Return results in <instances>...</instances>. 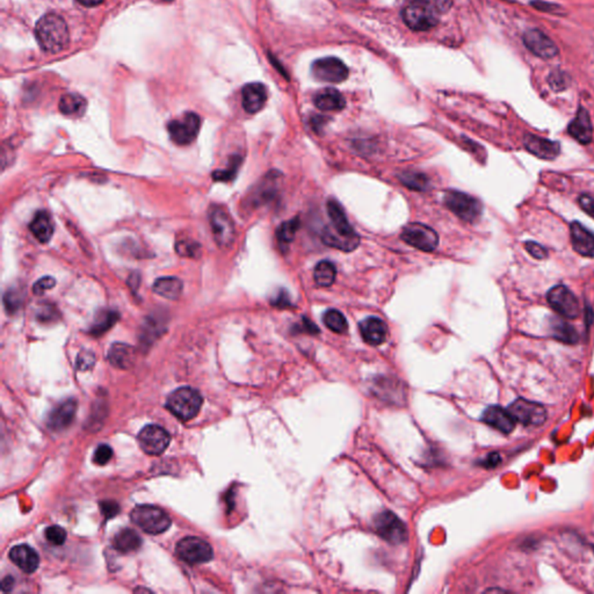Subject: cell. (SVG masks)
Listing matches in <instances>:
<instances>
[{
  "instance_id": "6da1fadb",
  "label": "cell",
  "mask_w": 594,
  "mask_h": 594,
  "mask_svg": "<svg viewBox=\"0 0 594 594\" xmlns=\"http://www.w3.org/2000/svg\"><path fill=\"white\" fill-rule=\"evenodd\" d=\"M326 208L331 224L325 226L321 240L331 248L345 252L353 251L360 244V237L350 224L343 206L336 200L330 199Z\"/></svg>"
},
{
  "instance_id": "7a4b0ae2",
  "label": "cell",
  "mask_w": 594,
  "mask_h": 594,
  "mask_svg": "<svg viewBox=\"0 0 594 594\" xmlns=\"http://www.w3.org/2000/svg\"><path fill=\"white\" fill-rule=\"evenodd\" d=\"M35 35L41 49L48 54H57L67 48L70 34L67 23L62 17L49 13L37 21Z\"/></svg>"
},
{
  "instance_id": "3957f363",
  "label": "cell",
  "mask_w": 594,
  "mask_h": 594,
  "mask_svg": "<svg viewBox=\"0 0 594 594\" xmlns=\"http://www.w3.org/2000/svg\"><path fill=\"white\" fill-rule=\"evenodd\" d=\"M439 8L428 0H412L403 10V20L410 30L426 32L439 23Z\"/></svg>"
},
{
  "instance_id": "277c9868",
  "label": "cell",
  "mask_w": 594,
  "mask_h": 594,
  "mask_svg": "<svg viewBox=\"0 0 594 594\" xmlns=\"http://www.w3.org/2000/svg\"><path fill=\"white\" fill-rule=\"evenodd\" d=\"M202 403V396L200 395L198 390L184 387L179 388L169 396L167 406L181 421H191L199 414Z\"/></svg>"
},
{
  "instance_id": "5b68a950",
  "label": "cell",
  "mask_w": 594,
  "mask_h": 594,
  "mask_svg": "<svg viewBox=\"0 0 594 594\" xmlns=\"http://www.w3.org/2000/svg\"><path fill=\"white\" fill-rule=\"evenodd\" d=\"M130 518L137 527L151 535H158L167 531L171 526V519L162 509L152 505L136 506Z\"/></svg>"
},
{
  "instance_id": "8992f818",
  "label": "cell",
  "mask_w": 594,
  "mask_h": 594,
  "mask_svg": "<svg viewBox=\"0 0 594 594\" xmlns=\"http://www.w3.org/2000/svg\"><path fill=\"white\" fill-rule=\"evenodd\" d=\"M445 204L462 221L474 223L482 215L483 206L480 200L460 191H448L445 194Z\"/></svg>"
},
{
  "instance_id": "52a82bcc",
  "label": "cell",
  "mask_w": 594,
  "mask_h": 594,
  "mask_svg": "<svg viewBox=\"0 0 594 594\" xmlns=\"http://www.w3.org/2000/svg\"><path fill=\"white\" fill-rule=\"evenodd\" d=\"M201 128V118L199 115L189 112L180 118L172 120L167 125V130L171 140L178 145H189L195 140Z\"/></svg>"
},
{
  "instance_id": "ba28073f",
  "label": "cell",
  "mask_w": 594,
  "mask_h": 594,
  "mask_svg": "<svg viewBox=\"0 0 594 594\" xmlns=\"http://www.w3.org/2000/svg\"><path fill=\"white\" fill-rule=\"evenodd\" d=\"M178 556L189 564H202L213 560L214 553L207 541L189 536L180 540L176 548Z\"/></svg>"
},
{
  "instance_id": "9c48e42d",
  "label": "cell",
  "mask_w": 594,
  "mask_h": 594,
  "mask_svg": "<svg viewBox=\"0 0 594 594\" xmlns=\"http://www.w3.org/2000/svg\"><path fill=\"white\" fill-rule=\"evenodd\" d=\"M211 231L218 246L222 248L231 246L236 237V229L233 218L228 211L221 207H214L209 214Z\"/></svg>"
},
{
  "instance_id": "30bf717a",
  "label": "cell",
  "mask_w": 594,
  "mask_h": 594,
  "mask_svg": "<svg viewBox=\"0 0 594 594\" xmlns=\"http://www.w3.org/2000/svg\"><path fill=\"white\" fill-rule=\"evenodd\" d=\"M401 237L406 244L424 252L434 251L439 244V236L436 230L421 223L406 225Z\"/></svg>"
},
{
  "instance_id": "8fae6325",
  "label": "cell",
  "mask_w": 594,
  "mask_h": 594,
  "mask_svg": "<svg viewBox=\"0 0 594 594\" xmlns=\"http://www.w3.org/2000/svg\"><path fill=\"white\" fill-rule=\"evenodd\" d=\"M311 74L317 81L338 84L346 81L350 70L341 59L337 57H324L314 62L311 67Z\"/></svg>"
},
{
  "instance_id": "7c38bea8",
  "label": "cell",
  "mask_w": 594,
  "mask_h": 594,
  "mask_svg": "<svg viewBox=\"0 0 594 594\" xmlns=\"http://www.w3.org/2000/svg\"><path fill=\"white\" fill-rule=\"evenodd\" d=\"M547 299L549 306L563 317L575 319L580 316L578 299L573 295V293L563 284L555 286L554 288L550 289Z\"/></svg>"
},
{
  "instance_id": "4fadbf2b",
  "label": "cell",
  "mask_w": 594,
  "mask_h": 594,
  "mask_svg": "<svg viewBox=\"0 0 594 594\" xmlns=\"http://www.w3.org/2000/svg\"><path fill=\"white\" fill-rule=\"evenodd\" d=\"M509 411L516 421L524 426H540L547 419L546 409L539 403L518 399L509 405Z\"/></svg>"
},
{
  "instance_id": "5bb4252c",
  "label": "cell",
  "mask_w": 594,
  "mask_h": 594,
  "mask_svg": "<svg viewBox=\"0 0 594 594\" xmlns=\"http://www.w3.org/2000/svg\"><path fill=\"white\" fill-rule=\"evenodd\" d=\"M375 529L379 535L394 544L404 542L407 536L405 524L390 511H384L377 516L375 519Z\"/></svg>"
},
{
  "instance_id": "9a60e30c",
  "label": "cell",
  "mask_w": 594,
  "mask_h": 594,
  "mask_svg": "<svg viewBox=\"0 0 594 594\" xmlns=\"http://www.w3.org/2000/svg\"><path fill=\"white\" fill-rule=\"evenodd\" d=\"M171 436L158 425H148L138 434V443L145 453L160 455L170 445Z\"/></svg>"
},
{
  "instance_id": "2e32d148",
  "label": "cell",
  "mask_w": 594,
  "mask_h": 594,
  "mask_svg": "<svg viewBox=\"0 0 594 594\" xmlns=\"http://www.w3.org/2000/svg\"><path fill=\"white\" fill-rule=\"evenodd\" d=\"M522 40L526 48L540 59H551L558 55V45L540 30H527Z\"/></svg>"
},
{
  "instance_id": "e0dca14e",
  "label": "cell",
  "mask_w": 594,
  "mask_h": 594,
  "mask_svg": "<svg viewBox=\"0 0 594 594\" xmlns=\"http://www.w3.org/2000/svg\"><path fill=\"white\" fill-rule=\"evenodd\" d=\"M524 147L529 153L544 160H553L561 152V145L558 142L547 140L533 134H527L524 137Z\"/></svg>"
},
{
  "instance_id": "ac0fdd59",
  "label": "cell",
  "mask_w": 594,
  "mask_h": 594,
  "mask_svg": "<svg viewBox=\"0 0 594 594\" xmlns=\"http://www.w3.org/2000/svg\"><path fill=\"white\" fill-rule=\"evenodd\" d=\"M568 133L572 138L578 140L580 145H588L593 140V126L590 114L585 108L580 107L568 127Z\"/></svg>"
},
{
  "instance_id": "d6986e66",
  "label": "cell",
  "mask_w": 594,
  "mask_h": 594,
  "mask_svg": "<svg viewBox=\"0 0 594 594\" xmlns=\"http://www.w3.org/2000/svg\"><path fill=\"white\" fill-rule=\"evenodd\" d=\"M570 235L573 250L583 257H594V233L580 222H572Z\"/></svg>"
},
{
  "instance_id": "ffe728a7",
  "label": "cell",
  "mask_w": 594,
  "mask_h": 594,
  "mask_svg": "<svg viewBox=\"0 0 594 594\" xmlns=\"http://www.w3.org/2000/svg\"><path fill=\"white\" fill-rule=\"evenodd\" d=\"M482 421L485 424L490 425L492 427L498 429L502 433H505V434L512 432L514 426H516V419L511 414L509 409H502L500 406L497 405L487 407L484 411Z\"/></svg>"
},
{
  "instance_id": "44dd1931",
  "label": "cell",
  "mask_w": 594,
  "mask_h": 594,
  "mask_svg": "<svg viewBox=\"0 0 594 594\" xmlns=\"http://www.w3.org/2000/svg\"><path fill=\"white\" fill-rule=\"evenodd\" d=\"M243 107L248 114H255L262 111L267 101V89L262 83H251L243 87Z\"/></svg>"
},
{
  "instance_id": "7402d4cb",
  "label": "cell",
  "mask_w": 594,
  "mask_h": 594,
  "mask_svg": "<svg viewBox=\"0 0 594 594\" xmlns=\"http://www.w3.org/2000/svg\"><path fill=\"white\" fill-rule=\"evenodd\" d=\"M77 411V403L74 399H67L52 410L48 417V426L54 431H61L69 427L74 421Z\"/></svg>"
},
{
  "instance_id": "603a6c76",
  "label": "cell",
  "mask_w": 594,
  "mask_h": 594,
  "mask_svg": "<svg viewBox=\"0 0 594 594\" xmlns=\"http://www.w3.org/2000/svg\"><path fill=\"white\" fill-rule=\"evenodd\" d=\"M360 333L365 343L379 346L387 340L388 326L381 318L368 317L360 323Z\"/></svg>"
},
{
  "instance_id": "cb8c5ba5",
  "label": "cell",
  "mask_w": 594,
  "mask_h": 594,
  "mask_svg": "<svg viewBox=\"0 0 594 594\" xmlns=\"http://www.w3.org/2000/svg\"><path fill=\"white\" fill-rule=\"evenodd\" d=\"M10 558L19 569H21L26 573L36 571L40 564V558L36 551L27 544H20L12 548Z\"/></svg>"
},
{
  "instance_id": "d4e9b609",
  "label": "cell",
  "mask_w": 594,
  "mask_h": 594,
  "mask_svg": "<svg viewBox=\"0 0 594 594\" xmlns=\"http://www.w3.org/2000/svg\"><path fill=\"white\" fill-rule=\"evenodd\" d=\"M315 106L324 112L341 111L346 106L343 94L335 89H321L314 98Z\"/></svg>"
},
{
  "instance_id": "484cf974",
  "label": "cell",
  "mask_w": 594,
  "mask_h": 594,
  "mask_svg": "<svg viewBox=\"0 0 594 594\" xmlns=\"http://www.w3.org/2000/svg\"><path fill=\"white\" fill-rule=\"evenodd\" d=\"M280 177V174L277 172H271L270 174L266 176L265 179L259 184L258 187L253 192V195L251 198V202L255 206H262L264 203L270 202L275 198V194L277 193V178Z\"/></svg>"
},
{
  "instance_id": "4316f807",
  "label": "cell",
  "mask_w": 594,
  "mask_h": 594,
  "mask_svg": "<svg viewBox=\"0 0 594 594\" xmlns=\"http://www.w3.org/2000/svg\"><path fill=\"white\" fill-rule=\"evenodd\" d=\"M30 230L40 243H48L54 235V224L48 213L45 211H37L33 221L30 222Z\"/></svg>"
},
{
  "instance_id": "83f0119b",
  "label": "cell",
  "mask_w": 594,
  "mask_h": 594,
  "mask_svg": "<svg viewBox=\"0 0 594 594\" xmlns=\"http://www.w3.org/2000/svg\"><path fill=\"white\" fill-rule=\"evenodd\" d=\"M182 282L178 277H160L153 284V292L164 299H177L182 293Z\"/></svg>"
},
{
  "instance_id": "f1b7e54d",
  "label": "cell",
  "mask_w": 594,
  "mask_h": 594,
  "mask_svg": "<svg viewBox=\"0 0 594 594\" xmlns=\"http://www.w3.org/2000/svg\"><path fill=\"white\" fill-rule=\"evenodd\" d=\"M140 544H142V540H140V535L137 534L136 531L129 529V528L118 531L113 540V546H114L115 549L125 553V554L138 549Z\"/></svg>"
},
{
  "instance_id": "f546056e",
  "label": "cell",
  "mask_w": 594,
  "mask_h": 594,
  "mask_svg": "<svg viewBox=\"0 0 594 594\" xmlns=\"http://www.w3.org/2000/svg\"><path fill=\"white\" fill-rule=\"evenodd\" d=\"M86 100L76 93H69L61 98L59 111L67 116H81L85 113Z\"/></svg>"
},
{
  "instance_id": "4dcf8cb0",
  "label": "cell",
  "mask_w": 594,
  "mask_h": 594,
  "mask_svg": "<svg viewBox=\"0 0 594 594\" xmlns=\"http://www.w3.org/2000/svg\"><path fill=\"white\" fill-rule=\"evenodd\" d=\"M135 352L133 347L125 345V343H114L109 350L108 358L113 365L118 368H128L131 362L134 361Z\"/></svg>"
},
{
  "instance_id": "1f68e13d",
  "label": "cell",
  "mask_w": 594,
  "mask_h": 594,
  "mask_svg": "<svg viewBox=\"0 0 594 594\" xmlns=\"http://www.w3.org/2000/svg\"><path fill=\"white\" fill-rule=\"evenodd\" d=\"M551 332L556 339L563 343H575L578 341V333L575 328L560 318H554L551 321Z\"/></svg>"
},
{
  "instance_id": "d6a6232c",
  "label": "cell",
  "mask_w": 594,
  "mask_h": 594,
  "mask_svg": "<svg viewBox=\"0 0 594 594\" xmlns=\"http://www.w3.org/2000/svg\"><path fill=\"white\" fill-rule=\"evenodd\" d=\"M299 228V218H293L289 221L284 222L282 224L277 228V240L282 251H286L288 248L289 244L292 243L295 238L296 233Z\"/></svg>"
},
{
  "instance_id": "836d02e7",
  "label": "cell",
  "mask_w": 594,
  "mask_h": 594,
  "mask_svg": "<svg viewBox=\"0 0 594 594\" xmlns=\"http://www.w3.org/2000/svg\"><path fill=\"white\" fill-rule=\"evenodd\" d=\"M120 315L114 310H103L100 311L98 316L96 317L94 324L89 330V332L93 336H101L105 332H107L108 330L114 326L115 323L118 321Z\"/></svg>"
},
{
  "instance_id": "e575fe53",
  "label": "cell",
  "mask_w": 594,
  "mask_h": 594,
  "mask_svg": "<svg viewBox=\"0 0 594 594\" xmlns=\"http://www.w3.org/2000/svg\"><path fill=\"white\" fill-rule=\"evenodd\" d=\"M314 277L316 284L321 287H330L336 281L337 270L336 266L328 260L318 262L315 267Z\"/></svg>"
},
{
  "instance_id": "d590c367",
  "label": "cell",
  "mask_w": 594,
  "mask_h": 594,
  "mask_svg": "<svg viewBox=\"0 0 594 594\" xmlns=\"http://www.w3.org/2000/svg\"><path fill=\"white\" fill-rule=\"evenodd\" d=\"M399 180L407 189H414L417 192L425 191L429 186L428 178L421 172H403L399 176Z\"/></svg>"
},
{
  "instance_id": "8d00e7d4",
  "label": "cell",
  "mask_w": 594,
  "mask_h": 594,
  "mask_svg": "<svg viewBox=\"0 0 594 594\" xmlns=\"http://www.w3.org/2000/svg\"><path fill=\"white\" fill-rule=\"evenodd\" d=\"M326 328L336 333H345L348 330V323L345 316L336 309L328 310L323 317Z\"/></svg>"
},
{
  "instance_id": "74e56055",
  "label": "cell",
  "mask_w": 594,
  "mask_h": 594,
  "mask_svg": "<svg viewBox=\"0 0 594 594\" xmlns=\"http://www.w3.org/2000/svg\"><path fill=\"white\" fill-rule=\"evenodd\" d=\"M242 165V157L233 156L230 158L228 167L224 170H216L213 172V179L216 181H233L236 178L238 170Z\"/></svg>"
},
{
  "instance_id": "f35d334b",
  "label": "cell",
  "mask_w": 594,
  "mask_h": 594,
  "mask_svg": "<svg viewBox=\"0 0 594 594\" xmlns=\"http://www.w3.org/2000/svg\"><path fill=\"white\" fill-rule=\"evenodd\" d=\"M176 251L181 257H189V258H196L201 255V246L200 244L195 243L191 240H181L176 244Z\"/></svg>"
},
{
  "instance_id": "ab89813d",
  "label": "cell",
  "mask_w": 594,
  "mask_h": 594,
  "mask_svg": "<svg viewBox=\"0 0 594 594\" xmlns=\"http://www.w3.org/2000/svg\"><path fill=\"white\" fill-rule=\"evenodd\" d=\"M548 83L555 92H561L568 87L570 81H569L568 74L565 72L561 70H555L550 74Z\"/></svg>"
},
{
  "instance_id": "60d3db41",
  "label": "cell",
  "mask_w": 594,
  "mask_h": 594,
  "mask_svg": "<svg viewBox=\"0 0 594 594\" xmlns=\"http://www.w3.org/2000/svg\"><path fill=\"white\" fill-rule=\"evenodd\" d=\"M45 539L54 546H62L67 540V531L59 526H50L45 529Z\"/></svg>"
},
{
  "instance_id": "b9f144b4",
  "label": "cell",
  "mask_w": 594,
  "mask_h": 594,
  "mask_svg": "<svg viewBox=\"0 0 594 594\" xmlns=\"http://www.w3.org/2000/svg\"><path fill=\"white\" fill-rule=\"evenodd\" d=\"M21 303H23V299H21V296H20V293L18 290L10 289L5 294L4 304L8 312H11V314L15 312L21 306Z\"/></svg>"
},
{
  "instance_id": "7bdbcfd3",
  "label": "cell",
  "mask_w": 594,
  "mask_h": 594,
  "mask_svg": "<svg viewBox=\"0 0 594 594\" xmlns=\"http://www.w3.org/2000/svg\"><path fill=\"white\" fill-rule=\"evenodd\" d=\"M113 456V449L108 445H100L94 452L93 461L98 465H107Z\"/></svg>"
},
{
  "instance_id": "ee69618b",
  "label": "cell",
  "mask_w": 594,
  "mask_h": 594,
  "mask_svg": "<svg viewBox=\"0 0 594 594\" xmlns=\"http://www.w3.org/2000/svg\"><path fill=\"white\" fill-rule=\"evenodd\" d=\"M531 5L535 10H538V11L549 13V14H558L562 11V8L560 5L543 1V0H533Z\"/></svg>"
},
{
  "instance_id": "f6af8a7d",
  "label": "cell",
  "mask_w": 594,
  "mask_h": 594,
  "mask_svg": "<svg viewBox=\"0 0 594 594\" xmlns=\"http://www.w3.org/2000/svg\"><path fill=\"white\" fill-rule=\"evenodd\" d=\"M56 281L52 277H41L33 286V293L35 295H42L49 289L55 287Z\"/></svg>"
},
{
  "instance_id": "bcb514c9",
  "label": "cell",
  "mask_w": 594,
  "mask_h": 594,
  "mask_svg": "<svg viewBox=\"0 0 594 594\" xmlns=\"http://www.w3.org/2000/svg\"><path fill=\"white\" fill-rule=\"evenodd\" d=\"M524 248H526V251L533 258L541 260V259H546L548 257V251H547L546 248H543L542 245H540L539 243H535V242H527V243L524 244Z\"/></svg>"
},
{
  "instance_id": "7dc6e473",
  "label": "cell",
  "mask_w": 594,
  "mask_h": 594,
  "mask_svg": "<svg viewBox=\"0 0 594 594\" xmlns=\"http://www.w3.org/2000/svg\"><path fill=\"white\" fill-rule=\"evenodd\" d=\"M271 303H272V306L280 308V309H286V308L292 306L288 293L284 290V289H281L280 292L277 293V295L271 299Z\"/></svg>"
},
{
  "instance_id": "c3c4849f",
  "label": "cell",
  "mask_w": 594,
  "mask_h": 594,
  "mask_svg": "<svg viewBox=\"0 0 594 594\" xmlns=\"http://www.w3.org/2000/svg\"><path fill=\"white\" fill-rule=\"evenodd\" d=\"M578 202H580V206L582 207L585 213H586L588 216L593 218L594 220V199L592 196L586 195V194H583V195L580 196V199H578Z\"/></svg>"
},
{
  "instance_id": "681fc988",
  "label": "cell",
  "mask_w": 594,
  "mask_h": 594,
  "mask_svg": "<svg viewBox=\"0 0 594 594\" xmlns=\"http://www.w3.org/2000/svg\"><path fill=\"white\" fill-rule=\"evenodd\" d=\"M100 507H101V513L104 514L106 519L114 518L120 511L118 504L114 502H103L100 504Z\"/></svg>"
},
{
  "instance_id": "f907efd6",
  "label": "cell",
  "mask_w": 594,
  "mask_h": 594,
  "mask_svg": "<svg viewBox=\"0 0 594 594\" xmlns=\"http://www.w3.org/2000/svg\"><path fill=\"white\" fill-rule=\"evenodd\" d=\"M93 363H94V355L89 354V353L81 354L78 358V365L81 370H87Z\"/></svg>"
},
{
  "instance_id": "816d5d0a",
  "label": "cell",
  "mask_w": 594,
  "mask_h": 594,
  "mask_svg": "<svg viewBox=\"0 0 594 594\" xmlns=\"http://www.w3.org/2000/svg\"><path fill=\"white\" fill-rule=\"evenodd\" d=\"M77 1L86 8H93V6H98L101 3H104V0H77Z\"/></svg>"
},
{
  "instance_id": "f5cc1de1",
  "label": "cell",
  "mask_w": 594,
  "mask_h": 594,
  "mask_svg": "<svg viewBox=\"0 0 594 594\" xmlns=\"http://www.w3.org/2000/svg\"><path fill=\"white\" fill-rule=\"evenodd\" d=\"M489 460H487V462H484V465H487V467H491V465H496L498 463L499 456L498 454H490L489 455Z\"/></svg>"
},
{
  "instance_id": "db71d44e",
  "label": "cell",
  "mask_w": 594,
  "mask_h": 594,
  "mask_svg": "<svg viewBox=\"0 0 594 594\" xmlns=\"http://www.w3.org/2000/svg\"><path fill=\"white\" fill-rule=\"evenodd\" d=\"M167 1H172V0H167Z\"/></svg>"
}]
</instances>
